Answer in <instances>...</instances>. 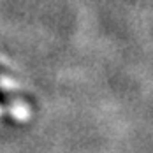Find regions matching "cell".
Segmentation results:
<instances>
[{
    "mask_svg": "<svg viewBox=\"0 0 153 153\" xmlns=\"http://www.w3.org/2000/svg\"><path fill=\"white\" fill-rule=\"evenodd\" d=\"M0 106H7V99H5V95L0 92Z\"/></svg>",
    "mask_w": 153,
    "mask_h": 153,
    "instance_id": "1",
    "label": "cell"
}]
</instances>
